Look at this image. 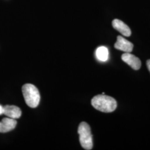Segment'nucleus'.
<instances>
[{
    "mask_svg": "<svg viewBox=\"0 0 150 150\" xmlns=\"http://www.w3.org/2000/svg\"><path fill=\"white\" fill-rule=\"evenodd\" d=\"M78 133L80 135L81 146L85 150H91L93 147V142L90 126L85 122H81L79 127Z\"/></svg>",
    "mask_w": 150,
    "mask_h": 150,
    "instance_id": "3",
    "label": "nucleus"
},
{
    "mask_svg": "<svg viewBox=\"0 0 150 150\" xmlns=\"http://www.w3.org/2000/svg\"><path fill=\"white\" fill-rule=\"evenodd\" d=\"M108 50L104 46H101L97 48L96 51V56L97 59L102 62L106 61L108 59Z\"/></svg>",
    "mask_w": 150,
    "mask_h": 150,
    "instance_id": "9",
    "label": "nucleus"
},
{
    "mask_svg": "<svg viewBox=\"0 0 150 150\" xmlns=\"http://www.w3.org/2000/svg\"><path fill=\"white\" fill-rule=\"evenodd\" d=\"M122 59L134 70H139L141 66V62L140 59L134 54L129 53L123 54L122 55Z\"/></svg>",
    "mask_w": 150,
    "mask_h": 150,
    "instance_id": "5",
    "label": "nucleus"
},
{
    "mask_svg": "<svg viewBox=\"0 0 150 150\" xmlns=\"http://www.w3.org/2000/svg\"><path fill=\"white\" fill-rule=\"evenodd\" d=\"M17 121L15 119L4 118L0 122V132L6 133L10 131L16 127Z\"/></svg>",
    "mask_w": 150,
    "mask_h": 150,
    "instance_id": "6",
    "label": "nucleus"
},
{
    "mask_svg": "<svg viewBox=\"0 0 150 150\" xmlns=\"http://www.w3.org/2000/svg\"><path fill=\"white\" fill-rule=\"evenodd\" d=\"M147 68H148V69L150 72V59H149V60L147 61Z\"/></svg>",
    "mask_w": 150,
    "mask_h": 150,
    "instance_id": "10",
    "label": "nucleus"
},
{
    "mask_svg": "<svg viewBox=\"0 0 150 150\" xmlns=\"http://www.w3.org/2000/svg\"><path fill=\"white\" fill-rule=\"evenodd\" d=\"M93 107L103 112H112L117 108V102L115 98L105 95H98L91 100Z\"/></svg>",
    "mask_w": 150,
    "mask_h": 150,
    "instance_id": "1",
    "label": "nucleus"
},
{
    "mask_svg": "<svg viewBox=\"0 0 150 150\" xmlns=\"http://www.w3.org/2000/svg\"><path fill=\"white\" fill-rule=\"evenodd\" d=\"M112 26L125 36L129 37L131 34V30L129 26L118 19H115L113 21Z\"/></svg>",
    "mask_w": 150,
    "mask_h": 150,
    "instance_id": "7",
    "label": "nucleus"
},
{
    "mask_svg": "<svg viewBox=\"0 0 150 150\" xmlns=\"http://www.w3.org/2000/svg\"><path fill=\"white\" fill-rule=\"evenodd\" d=\"M21 111L19 107L13 105H6L4 107V114L10 118L16 119L21 116Z\"/></svg>",
    "mask_w": 150,
    "mask_h": 150,
    "instance_id": "8",
    "label": "nucleus"
},
{
    "mask_svg": "<svg viewBox=\"0 0 150 150\" xmlns=\"http://www.w3.org/2000/svg\"><path fill=\"white\" fill-rule=\"evenodd\" d=\"M4 113V107L0 105V115Z\"/></svg>",
    "mask_w": 150,
    "mask_h": 150,
    "instance_id": "11",
    "label": "nucleus"
},
{
    "mask_svg": "<svg viewBox=\"0 0 150 150\" xmlns=\"http://www.w3.org/2000/svg\"><path fill=\"white\" fill-rule=\"evenodd\" d=\"M115 47L125 53H130L133 50L134 45L123 37L118 36L117 41L115 44Z\"/></svg>",
    "mask_w": 150,
    "mask_h": 150,
    "instance_id": "4",
    "label": "nucleus"
},
{
    "mask_svg": "<svg viewBox=\"0 0 150 150\" xmlns=\"http://www.w3.org/2000/svg\"><path fill=\"white\" fill-rule=\"evenodd\" d=\"M22 91L27 105L31 108L37 107L40 101V95L37 87L32 84H25Z\"/></svg>",
    "mask_w": 150,
    "mask_h": 150,
    "instance_id": "2",
    "label": "nucleus"
}]
</instances>
